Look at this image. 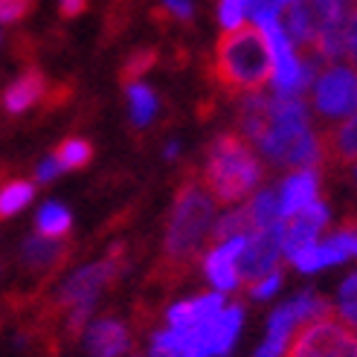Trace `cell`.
I'll use <instances>...</instances> for the list:
<instances>
[{
  "label": "cell",
  "instance_id": "cell-17",
  "mask_svg": "<svg viewBox=\"0 0 357 357\" xmlns=\"http://www.w3.org/2000/svg\"><path fill=\"white\" fill-rule=\"evenodd\" d=\"M87 349L96 357H119L128 351V328L105 317L99 323L87 326Z\"/></svg>",
  "mask_w": 357,
  "mask_h": 357
},
{
  "label": "cell",
  "instance_id": "cell-14",
  "mask_svg": "<svg viewBox=\"0 0 357 357\" xmlns=\"http://www.w3.org/2000/svg\"><path fill=\"white\" fill-rule=\"evenodd\" d=\"M44 96H47V76L41 73L38 67H32V70H26L21 79H15L6 87L3 96H0V102H3V111L6 114L17 116V114L29 111L32 105H38Z\"/></svg>",
  "mask_w": 357,
  "mask_h": 357
},
{
  "label": "cell",
  "instance_id": "cell-39",
  "mask_svg": "<svg viewBox=\"0 0 357 357\" xmlns=\"http://www.w3.org/2000/svg\"><path fill=\"white\" fill-rule=\"evenodd\" d=\"M340 3H351V0H340Z\"/></svg>",
  "mask_w": 357,
  "mask_h": 357
},
{
  "label": "cell",
  "instance_id": "cell-30",
  "mask_svg": "<svg viewBox=\"0 0 357 357\" xmlns=\"http://www.w3.org/2000/svg\"><path fill=\"white\" fill-rule=\"evenodd\" d=\"M282 288V271H273V273H267L264 279H259L256 284H250V296L264 302V299H271L273 294H279Z\"/></svg>",
  "mask_w": 357,
  "mask_h": 357
},
{
  "label": "cell",
  "instance_id": "cell-33",
  "mask_svg": "<svg viewBox=\"0 0 357 357\" xmlns=\"http://www.w3.org/2000/svg\"><path fill=\"white\" fill-rule=\"evenodd\" d=\"M61 174V166L56 163V157H50V160H44V163L38 166V172H35V177H38L41 183H47V181H52V177H59Z\"/></svg>",
  "mask_w": 357,
  "mask_h": 357
},
{
  "label": "cell",
  "instance_id": "cell-36",
  "mask_svg": "<svg viewBox=\"0 0 357 357\" xmlns=\"http://www.w3.org/2000/svg\"><path fill=\"white\" fill-rule=\"evenodd\" d=\"M166 157H169V160H174V157H177V146H174V142H172V146L166 149Z\"/></svg>",
  "mask_w": 357,
  "mask_h": 357
},
{
  "label": "cell",
  "instance_id": "cell-12",
  "mask_svg": "<svg viewBox=\"0 0 357 357\" xmlns=\"http://www.w3.org/2000/svg\"><path fill=\"white\" fill-rule=\"evenodd\" d=\"M244 326V308L241 305H227L212 323L195 328L201 334V343L206 357H227L233 351L236 340H238V331Z\"/></svg>",
  "mask_w": 357,
  "mask_h": 357
},
{
  "label": "cell",
  "instance_id": "cell-34",
  "mask_svg": "<svg viewBox=\"0 0 357 357\" xmlns=\"http://www.w3.org/2000/svg\"><path fill=\"white\" fill-rule=\"evenodd\" d=\"M61 3V17H76L87 9V0H59Z\"/></svg>",
  "mask_w": 357,
  "mask_h": 357
},
{
  "label": "cell",
  "instance_id": "cell-2",
  "mask_svg": "<svg viewBox=\"0 0 357 357\" xmlns=\"http://www.w3.org/2000/svg\"><path fill=\"white\" fill-rule=\"evenodd\" d=\"M212 227H215V201L204 186L201 174L186 172L183 183L177 186L174 195L163 241V276L169 282L186 276L192 261L201 256Z\"/></svg>",
  "mask_w": 357,
  "mask_h": 357
},
{
  "label": "cell",
  "instance_id": "cell-9",
  "mask_svg": "<svg viewBox=\"0 0 357 357\" xmlns=\"http://www.w3.org/2000/svg\"><path fill=\"white\" fill-rule=\"evenodd\" d=\"M328 314H331V305H328V299L323 294L302 291V294L291 296L288 302H282L279 308H273V314L267 317V334L291 340L302 326H308V323H314V319L328 317Z\"/></svg>",
  "mask_w": 357,
  "mask_h": 357
},
{
  "label": "cell",
  "instance_id": "cell-24",
  "mask_svg": "<svg viewBox=\"0 0 357 357\" xmlns=\"http://www.w3.org/2000/svg\"><path fill=\"white\" fill-rule=\"evenodd\" d=\"M35 195V186L29 181H12L0 186V218H12L17 209H24Z\"/></svg>",
  "mask_w": 357,
  "mask_h": 357
},
{
  "label": "cell",
  "instance_id": "cell-18",
  "mask_svg": "<svg viewBox=\"0 0 357 357\" xmlns=\"http://www.w3.org/2000/svg\"><path fill=\"white\" fill-rule=\"evenodd\" d=\"M247 215L250 224H253V233L256 229H271L276 224H282V201H279V186H264L259 189L253 198L247 201Z\"/></svg>",
  "mask_w": 357,
  "mask_h": 357
},
{
  "label": "cell",
  "instance_id": "cell-37",
  "mask_svg": "<svg viewBox=\"0 0 357 357\" xmlns=\"http://www.w3.org/2000/svg\"><path fill=\"white\" fill-rule=\"evenodd\" d=\"M351 12H357V0H351Z\"/></svg>",
  "mask_w": 357,
  "mask_h": 357
},
{
  "label": "cell",
  "instance_id": "cell-5",
  "mask_svg": "<svg viewBox=\"0 0 357 357\" xmlns=\"http://www.w3.org/2000/svg\"><path fill=\"white\" fill-rule=\"evenodd\" d=\"M311 114L326 128L357 114V67L326 64L311 84Z\"/></svg>",
  "mask_w": 357,
  "mask_h": 357
},
{
  "label": "cell",
  "instance_id": "cell-7",
  "mask_svg": "<svg viewBox=\"0 0 357 357\" xmlns=\"http://www.w3.org/2000/svg\"><path fill=\"white\" fill-rule=\"evenodd\" d=\"M122 267H125V261H122V247L116 244V247H111V253L105 256L102 261L87 264V267H82V271H76L73 276H70V279L61 284L56 302H52V308L70 311L73 305H79V302L96 299V294L105 288V284H111V282L119 276Z\"/></svg>",
  "mask_w": 357,
  "mask_h": 357
},
{
  "label": "cell",
  "instance_id": "cell-13",
  "mask_svg": "<svg viewBox=\"0 0 357 357\" xmlns=\"http://www.w3.org/2000/svg\"><path fill=\"white\" fill-rule=\"evenodd\" d=\"M282 201V218L288 221L296 212L308 209L314 201H319V169H299L291 172L279 186Z\"/></svg>",
  "mask_w": 357,
  "mask_h": 357
},
{
  "label": "cell",
  "instance_id": "cell-11",
  "mask_svg": "<svg viewBox=\"0 0 357 357\" xmlns=\"http://www.w3.org/2000/svg\"><path fill=\"white\" fill-rule=\"evenodd\" d=\"M244 241L247 236H238V238H229V241H221L209 250L204 256V271L209 276V282L218 288V294H227V291H236L241 279H238V256L244 250Z\"/></svg>",
  "mask_w": 357,
  "mask_h": 357
},
{
  "label": "cell",
  "instance_id": "cell-38",
  "mask_svg": "<svg viewBox=\"0 0 357 357\" xmlns=\"http://www.w3.org/2000/svg\"><path fill=\"white\" fill-rule=\"evenodd\" d=\"M354 177H357V163H354Z\"/></svg>",
  "mask_w": 357,
  "mask_h": 357
},
{
  "label": "cell",
  "instance_id": "cell-10",
  "mask_svg": "<svg viewBox=\"0 0 357 357\" xmlns=\"http://www.w3.org/2000/svg\"><path fill=\"white\" fill-rule=\"evenodd\" d=\"M328 224H331V209L323 201H314L308 209L288 218L284 221V259H294L299 250L317 244Z\"/></svg>",
  "mask_w": 357,
  "mask_h": 357
},
{
  "label": "cell",
  "instance_id": "cell-20",
  "mask_svg": "<svg viewBox=\"0 0 357 357\" xmlns=\"http://www.w3.org/2000/svg\"><path fill=\"white\" fill-rule=\"evenodd\" d=\"M70 224H73V218H70L67 206H61V204L41 206L38 218H35V229H38V236H44V238H61V236H67Z\"/></svg>",
  "mask_w": 357,
  "mask_h": 357
},
{
  "label": "cell",
  "instance_id": "cell-16",
  "mask_svg": "<svg viewBox=\"0 0 357 357\" xmlns=\"http://www.w3.org/2000/svg\"><path fill=\"white\" fill-rule=\"evenodd\" d=\"M70 256V247L59 238H44V236H32L24 241L21 250V261L26 271L32 273H50L52 267L64 264V259Z\"/></svg>",
  "mask_w": 357,
  "mask_h": 357
},
{
  "label": "cell",
  "instance_id": "cell-19",
  "mask_svg": "<svg viewBox=\"0 0 357 357\" xmlns=\"http://www.w3.org/2000/svg\"><path fill=\"white\" fill-rule=\"evenodd\" d=\"M331 311H334V317L340 319V323H346L349 328L357 331V271H351V273L340 282Z\"/></svg>",
  "mask_w": 357,
  "mask_h": 357
},
{
  "label": "cell",
  "instance_id": "cell-22",
  "mask_svg": "<svg viewBox=\"0 0 357 357\" xmlns=\"http://www.w3.org/2000/svg\"><path fill=\"white\" fill-rule=\"evenodd\" d=\"M253 233V224H250V215L247 209L238 206V209H229L227 215H221L215 221V227H212V238H215V244L221 241H229V238H238V236H250Z\"/></svg>",
  "mask_w": 357,
  "mask_h": 357
},
{
  "label": "cell",
  "instance_id": "cell-6",
  "mask_svg": "<svg viewBox=\"0 0 357 357\" xmlns=\"http://www.w3.org/2000/svg\"><path fill=\"white\" fill-rule=\"evenodd\" d=\"M284 357H357V331L334 317H319L302 326L294 337Z\"/></svg>",
  "mask_w": 357,
  "mask_h": 357
},
{
  "label": "cell",
  "instance_id": "cell-40",
  "mask_svg": "<svg viewBox=\"0 0 357 357\" xmlns=\"http://www.w3.org/2000/svg\"><path fill=\"white\" fill-rule=\"evenodd\" d=\"M0 177H3V169H0Z\"/></svg>",
  "mask_w": 357,
  "mask_h": 357
},
{
  "label": "cell",
  "instance_id": "cell-15",
  "mask_svg": "<svg viewBox=\"0 0 357 357\" xmlns=\"http://www.w3.org/2000/svg\"><path fill=\"white\" fill-rule=\"evenodd\" d=\"M323 149H326V163H337V166L357 163V114L331 125V128H323Z\"/></svg>",
  "mask_w": 357,
  "mask_h": 357
},
{
  "label": "cell",
  "instance_id": "cell-31",
  "mask_svg": "<svg viewBox=\"0 0 357 357\" xmlns=\"http://www.w3.org/2000/svg\"><path fill=\"white\" fill-rule=\"evenodd\" d=\"M343 59L357 67V12L349 15L346 21V32H343Z\"/></svg>",
  "mask_w": 357,
  "mask_h": 357
},
{
  "label": "cell",
  "instance_id": "cell-4",
  "mask_svg": "<svg viewBox=\"0 0 357 357\" xmlns=\"http://www.w3.org/2000/svg\"><path fill=\"white\" fill-rule=\"evenodd\" d=\"M201 181L212 201L233 206L259 189L264 181V163L238 131H224L209 142Z\"/></svg>",
  "mask_w": 357,
  "mask_h": 357
},
{
  "label": "cell",
  "instance_id": "cell-26",
  "mask_svg": "<svg viewBox=\"0 0 357 357\" xmlns=\"http://www.w3.org/2000/svg\"><path fill=\"white\" fill-rule=\"evenodd\" d=\"M157 64V52L154 50H137L131 52L128 59H125L122 64V82L125 84H137V79L146 73V70H151Z\"/></svg>",
  "mask_w": 357,
  "mask_h": 357
},
{
  "label": "cell",
  "instance_id": "cell-3",
  "mask_svg": "<svg viewBox=\"0 0 357 357\" xmlns=\"http://www.w3.org/2000/svg\"><path fill=\"white\" fill-rule=\"evenodd\" d=\"M209 73L227 96H253L261 93L273 76L271 47L264 32L253 24L238 29H224L215 41V52L209 61Z\"/></svg>",
  "mask_w": 357,
  "mask_h": 357
},
{
  "label": "cell",
  "instance_id": "cell-1",
  "mask_svg": "<svg viewBox=\"0 0 357 357\" xmlns=\"http://www.w3.org/2000/svg\"><path fill=\"white\" fill-rule=\"evenodd\" d=\"M238 134L273 169H319L326 163L323 131L314 128L302 96L253 93L238 102Z\"/></svg>",
  "mask_w": 357,
  "mask_h": 357
},
{
  "label": "cell",
  "instance_id": "cell-21",
  "mask_svg": "<svg viewBox=\"0 0 357 357\" xmlns=\"http://www.w3.org/2000/svg\"><path fill=\"white\" fill-rule=\"evenodd\" d=\"M128 108H131V122L134 125H149L160 108V102L154 96L151 87L146 84H128Z\"/></svg>",
  "mask_w": 357,
  "mask_h": 357
},
{
  "label": "cell",
  "instance_id": "cell-29",
  "mask_svg": "<svg viewBox=\"0 0 357 357\" xmlns=\"http://www.w3.org/2000/svg\"><path fill=\"white\" fill-rule=\"evenodd\" d=\"M35 9V0H0V24H21Z\"/></svg>",
  "mask_w": 357,
  "mask_h": 357
},
{
  "label": "cell",
  "instance_id": "cell-27",
  "mask_svg": "<svg viewBox=\"0 0 357 357\" xmlns=\"http://www.w3.org/2000/svg\"><path fill=\"white\" fill-rule=\"evenodd\" d=\"M328 238L337 244V250L346 256V261L349 259H357V221H346V224H340L337 229H331L328 233Z\"/></svg>",
  "mask_w": 357,
  "mask_h": 357
},
{
  "label": "cell",
  "instance_id": "cell-8",
  "mask_svg": "<svg viewBox=\"0 0 357 357\" xmlns=\"http://www.w3.org/2000/svg\"><path fill=\"white\" fill-rule=\"evenodd\" d=\"M284 256V221L271 229H256L244 241V250L236 261L241 284H256L267 273L279 271V259Z\"/></svg>",
  "mask_w": 357,
  "mask_h": 357
},
{
  "label": "cell",
  "instance_id": "cell-23",
  "mask_svg": "<svg viewBox=\"0 0 357 357\" xmlns=\"http://www.w3.org/2000/svg\"><path fill=\"white\" fill-rule=\"evenodd\" d=\"M52 157H56V163L61 166V172H67V169H84L93 160V146L87 139H79V137L76 139H64Z\"/></svg>",
  "mask_w": 357,
  "mask_h": 357
},
{
  "label": "cell",
  "instance_id": "cell-32",
  "mask_svg": "<svg viewBox=\"0 0 357 357\" xmlns=\"http://www.w3.org/2000/svg\"><path fill=\"white\" fill-rule=\"evenodd\" d=\"M163 6H166L169 15H174L177 21H183V24H189V21H192V15H195L192 0H163Z\"/></svg>",
  "mask_w": 357,
  "mask_h": 357
},
{
  "label": "cell",
  "instance_id": "cell-35",
  "mask_svg": "<svg viewBox=\"0 0 357 357\" xmlns=\"http://www.w3.org/2000/svg\"><path fill=\"white\" fill-rule=\"evenodd\" d=\"M149 357H181V354H177V351H169V349H151Z\"/></svg>",
  "mask_w": 357,
  "mask_h": 357
},
{
  "label": "cell",
  "instance_id": "cell-25",
  "mask_svg": "<svg viewBox=\"0 0 357 357\" xmlns=\"http://www.w3.org/2000/svg\"><path fill=\"white\" fill-rule=\"evenodd\" d=\"M282 12H284V6L279 0H247V15H250V21H253V26H259V29L282 21Z\"/></svg>",
  "mask_w": 357,
  "mask_h": 357
},
{
  "label": "cell",
  "instance_id": "cell-28",
  "mask_svg": "<svg viewBox=\"0 0 357 357\" xmlns=\"http://www.w3.org/2000/svg\"><path fill=\"white\" fill-rule=\"evenodd\" d=\"M247 15V0H218V21L224 29H238Z\"/></svg>",
  "mask_w": 357,
  "mask_h": 357
}]
</instances>
